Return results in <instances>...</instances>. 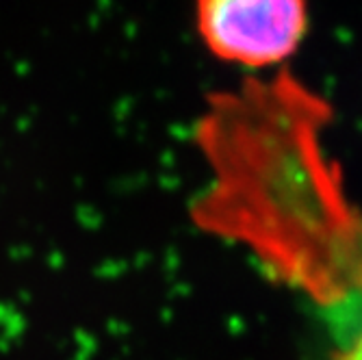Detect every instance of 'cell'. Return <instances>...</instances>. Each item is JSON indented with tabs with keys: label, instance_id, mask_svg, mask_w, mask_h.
<instances>
[{
	"label": "cell",
	"instance_id": "cell-1",
	"mask_svg": "<svg viewBox=\"0 0 362 360\" xmlns=\"http://www.w3.org/2000/svg\"><path fill=\"white\" fill-rule=\"evenodd\" d=\"M306 24V0H197V28L209 50L247 68L291 57Z\"/></svg>",
	"mask_w": 362,
	"mask_h": 360
},
{
	"label": "cell",
	"instance_id": "cell-2",
	"mask_svg": "<svg viewBox=\"0 0 362 360\" xmlns=\"http://www.w3.org/2000/svg\"><path fill=\"white\" fill-rule=\"evenodd\" d=\"M334 360H362V313L354 325V330L343 339V347Z\"/></svg>",
	"mask_w": 362,
	"mask_h": 360
}]
</instances>
